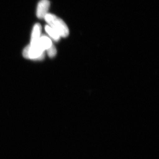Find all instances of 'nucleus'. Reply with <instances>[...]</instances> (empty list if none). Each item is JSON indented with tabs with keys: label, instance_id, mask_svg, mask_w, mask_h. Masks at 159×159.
<instances>
[{
	"label": "nucleus",
	"instance_id": "7ed1b4c3",
	"mask_svg": "<svg viewBox=\"0 0 159 159\" xmlns=\"http://www.w3.org/2000/svg\"><path fill=\"white\" fill-rule=\"evenodd\" d=\"M40 44L43 49L45 51L47 50L48 56L51 57H53L56 54V49L52 42L50 38L45 35L40 37Z\"/></svg>",
	"mask_w": 159,
	"mask_h": 159
},
{
	"label": "nucleus",
	"instance_id": "f03ea898",
	"mask_svg": "<svg viewBox=\"0 0 159 159\" xmlns=\"http://www.w3.org/2000/svg\"><path fill=\"white\" fill-rule=\"evenodd\" d=\"M23 54L26 59L35 60H42L45 56L44 50L41 46L32 47L30 45L24 49Z\"/></svg>",
	"mask_w": 159,
	"mask_h": 159
},
{
	"label": "nucleus",
	"instance_id": "423d86ee",
	"mask_svg": "<svg viewBox=\"0 0 159 159\" xmlns=\"http://www.w3.org/2000/svg\"><path fill=\"white\" fill-rule=\"evenodd\" d=\"M45 31L54 40L57 41L60 39V36L56 31L54 30L50 26H46L45 27Z\"/></svg>",
	"mask_w": 159,
	"mask_h": 159
},
{
	"label": "nucleus",
	"instance_id": "20e7f679",
	"mask_svg": "<svg viewBox=\"0 0 159 159\" xmlns=\"http://www.w3.org/2000/svg\"><path fill=\"white\" fill-rule=\"evenodd\" d=\"M50 2L48 0H41L38 4L37 8V16L39 19H42L48 14V9L50 8Z\"/></svg>",
	"mask_w": 159,
	"mask_h": 159
},
{
	"label": "nucleus",
	"instance_id": "39448f33",
	"mask_svg": "<svg viewBox=\"0 0 159 159\" xmlns=\"http://www.w3.org/2000/svg\"><path fill=\"white\" fill-rule=\"evenodd\" d=\"M41 32V26L39 23L35 24L33 29L31 38L30 46L32 47H39L40 46V38Z\"/></svg>",
	"mask_w": 159,
	"mask_h": 159
},
{
	"label": "nucleus",
	"instance_id": "f257e3e1",
	"mask_svg": "<svg viewBox=\"0 0 159 159\" xmlns=\"http://www.w3.org/2000/svg\"><path fill=\"white\" fill-rule=\"evenodd\" d=\"M44 19L52 28L58 33L60 37H66L69 34V30L65 22L53 14H47Z\"/></svg>",
	"mask_w": 159,
	"mask_h": 159
}]
</instances>
